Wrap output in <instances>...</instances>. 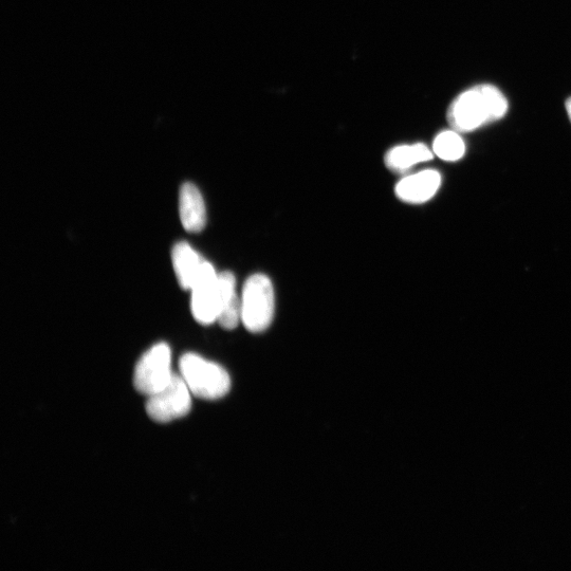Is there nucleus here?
I'll use <instances>...</instances> for the list:
<instances>
[{"instance_id": "7", "label": "nucleus", "mask_w": 571, "mask_h": 571, "mask_svg": "<svg viewBox=\"0 0 571 571\" xmlns=\"http://www.w3.org/2000/svg\"><path fill=\"white\" fill-rule=\"evenodd\" d=\"M440 186V173L426 170L401 179L397 183L395 192L397 197L407 204L421 205L432 199Z\"/></svg>"}, {"instance_id": "12", "label": "nucleus", "mask_w": 571, "mask_h": 571, "mask_svg": "<svg viewBox=\"0 0 571 571\" xmlns=\"http://www.w3.org/2000/svg\"><path fill=\"white\" fill-rule=\"evenodd\" d=\"M433 152L442 160L455 162L464 157L466 144L456 131H445L435 138Z\"/></svg>"}, {"instance_id": "9", "label": "nucleus", "mask_w": 571, "mask_h": 571, "mask_svg": "<svg viewBox=\"0 0 571 571\" xmlns=\"http://www.w3.org/2000/svg\"><path fill=\"white\" fill-rule=\"evenodd\" d=\"M220 301L217 322L227 330L236 328L242 321V299L236 292V280L233 273H219Z\"/></svg>"}, {"instance_id": "1", "label": "nucleus", "mask_w": 571, "mask_h": 571, "mask_svg": "<svg viewBox=\"0 0 571 571\" xmlns=\"http://www.w3.org/2000/svg\"><path fill=\"white\" fill-rule=\"evenodd\" d=\"M508 110L503 92L492 85H478L458 96L451 104L448 120L456 132H472L502 119Z\"/></svg>"}, {"instance_id": "3", "label": "nucleus", "mask_w": 571, "mask_h": 571, "mask_svg": "<svg viewBox=\"0 0 571 571\" xmlns=\"http://www.w3.org/2000/svg\"><path fill=\"white\" fill-rule=\"evenodd\" d=\"M242 322L253 334H260L272 323L275 310L273 285L264 274L250 276L242 293Z\"/></svg>"}, {"instance_id": "13", "label": "nucleus", "mask_w": 571, "mask_h": 571, "mask_svg": "<svg viewBox=\"0 0 571 571\" xmlns=\"http://www.w3.org/2000/svg\"><path fill=\"white\" fill-rule=\"evenodd\" d=\"M566 109H567L568 117L571 121V98L566 102Z\"/></svg>"}, {"instance_id": "5", "label": "nucleus", "mask_w": 571, "mask_h": 571, "mask_svg": "<svg viewBox=\"0 0 571 571\" xmlns=\"http://www.w3.org/2000/svg\"><path fill=\"white\" fill-rule=\"evenodd\" d=\"M192 393L183 378L174 374L170 383L147 397L146 412L158 423H169L187 416L192 409Z\"/></svg>"}, {"instance_id": "6", "label": "nucleus", "mask_w": 571, "mask_h": 571, "mask_svg": "<svg viewBox=\"0 0 571 571\" xmlns=\"http://www.w3.org/2000/svg\"><path fill=\"white\" fill-rule=\"evenodd\" d=\"M191 308L194 319L202 325L217 322L219 313V273L205 262L192 289Z\"/></svg>"}, {"instance_id": "11", "label": "nucleus", "mask_w": 571, "mask_h": 571, "mask_svg": "<svg viewBox=\"0 0 571 571\" xmlns=\"http://www.w3.org/2000/svg\"><path fill=\"white\" fill-rule=\"evenodd\" d=\"M433 159V153L426 144L399 145L385 155V165L394 173H405L417 164Z\"/></svg>"}, {"instance_id": "2", "label": "nucleus", "mask_w": 571, "mask_h": 571, "mask_svg": "<svg viewBox=\"0 0 571 571\" xmlns=\"http://www.w3.org/2000/svg\"><path fill=\"white\" fill-rule=\"evenodd\" d=\"M180 375L193 396L204 400H218L231 389L229 374L220 365L195 354L180 359Z\"/></svg>"}, {"instance_id": "10", "label": "nucleus", "mask_w": 571, "mask_h": 571, "mask_svg": "<svg viewBox=\"0 0 571 571\" xmlns=\"http://www.w3.org/2000/svg\"><path fill=\"white\" fill-rule=\"evenodd\" d=\"M172 262L181 288L191 290L206 261L188 243L181 242L172 250Z\"/></svg>"}, {"instance_id": "4", "label": "nucleus", "mask_w": 571, "mask_h": 571, "mask_svg": "<svg viewBox=\"0 0 571 571\" xmlns=\"http://www.w3.org/2000/svg\"><path fill=\"white\" fill-rule=\"evenodd\" d=\"M172 353L169 345L159 343L147 351L139 360L135 376V389L150 397L167 386L172 380Z\"/></svg>"}, {"instance_id": "8", "label": "nucleus", "mask_w": 571, "mask_h": 571, "mask_svg": "<svg viewBox=\"0 0 571 571\" xmlns=\"http://www.w3.org/2000/svg\"><path fill=\"white\" fill-rule=\"evenodd\" d=\"M179 214L181 224L187 231L198 233L205 229L207 224L205 200L193 183L186 182L180 189Z\"/></svg>"}]
</instances>
